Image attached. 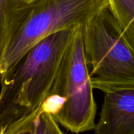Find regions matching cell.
<instances>
[{
    "label": "cell",
    "mask_w": 134,
    "mask_h": 134,
    "mask_svg": "<svg viewBox=\"0 0 134 134\" xmlns=\"http://www.w3.org/2000/svg\"><path fill=\"white\" fill-rule=\"evenodd\" d=\"M107 7L108 0H30L0 30L1 79L39 41L83 26Z\"/></svg>",
    "instance_id": "obj_1"
},
{
    "label": "cell",
    "mask_w": 134,
    "mask_h": 134,
    "mask_svg": "<svg viewBox=\"0 0 134 134\" xmlns=\"http://www.w3.org/2000/svg\"><path fill=\"white\" fill-rule=\"evenodd\" d=\"M82 33L94 88L104 93L134 89V52L109 7L85 24Z\"/></svg>",
    "instance_id": "obj_4"
},
{
    "label": "cell",
    "mask_w": 134,
    "mask_h": 134,
    "mask_svg": "<svg viewBox=\"0 0 134 134\" xmlns=\"http://www.w3.org/2000/svg\"><path fill=\"white\" fill-rule=\"evenodd\" d=\"M75 29L55 33L39 41L1 79L0 132L41 107L51 92Z\"/></svg>",
    "instance_id": "obj_2"
},
{
    "label": "cell",
    "mask_w": 134,
    "mask_h": 134,
    "mask_svg": "<svg viewBox=\"0 0 134 134\" xmlns=\"http://www.w3.org/2000/svg\"><path fill=\"white\" fill-rule=\"evenodd\" d=\"M94 89L81 26L71 38L51 92L41 107L71 133L94 130L97 105Z\"/></svg>",
    "instance_id": "obj_3"
},
{
    "label": "cell",
    "mask_w": 134,
    "mask_h": 134,
    "mask_svg": "<svg viewBox=\"0 0 134 134\" xmlns=\"http://www.w3.org/2000/svg\"><path fill=\"white\" fill-rule=\"evenodd\" d=\"M96 134H134V89L105 93Z\"/></svg>",
    "instance_id": "obj_5"
},
{
    "label": "cell",
    "mask_w": 134,
    "mask_h": 134,
    "mask_svg": "<svg viewBox=\"0 0 134 134\" xmlns=\"http://www.w3.org/2000/svg\"><path fill=\"white\" fill-rule=\"evenodd\" d=\"M60 124L42 107L10 123L1 134H62Z\"/></svg>",
    "instance_id": "obj_6"
}]
</instances>
